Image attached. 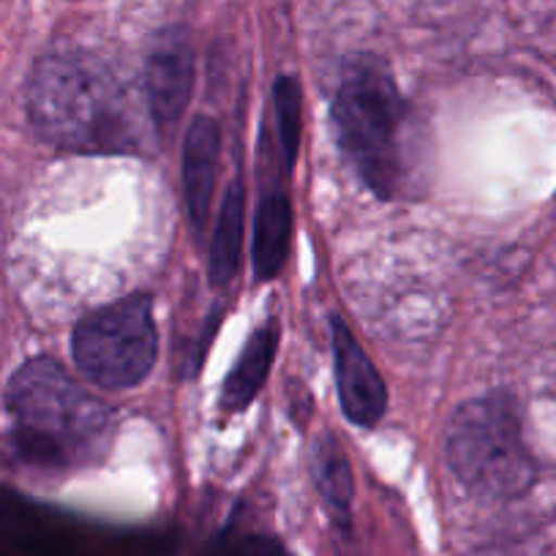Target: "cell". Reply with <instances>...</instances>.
Returning a JSON list of instances; mask_svg holds the SVG:
<instances>
[{"label": "cell", "mask_w": 556, "mask_h": 556, "mask_svg": "<svg viewBox=\"0 0 556 556\" xmlns=\"http://www.w3.org/2000/svg\"><path fill=\"white\" fill-rule=\"evenodd\" d=\"M28 115L39 137L63 151L134 153L146 146L131 88L83 50L50 52L36 63Z\"/></svg>", "instance_id": "cell-1"}, {"label": "cell", "mask_w": 556, "mask_h": 556, "mask_svg": "<svg viewBox=\"0 0 556 556\" xmlns=\"http://www.w3.org/2000/svg\"><path fill=\"white\" fill-rule=\"evenodd\" d=\"M20 458L41 469L96 464L112 437V412L52 357H34L7 388Z\"/></svg>", "instance_id": "cell-2"}, {"label": "cell", "mask_w": 556, "mask_h": 556, "mask_svg": "<svg viewBox=\"0 0 556 556\" xmlns=\"http://www.w3.org/2000/svg\"><path fill=\"white\" fill-rule=\"evenodd\" d=\"M406 104L388 63L374 55L346 61L333 99V131L357 178L390 200L406 175Z\"/></svg>", "instance_id": "cell-3"}, {"label": "cell", "mask_w": 556, "mask_h": 556, "mask_svg": "<svg viewBox=\"0 0 556 556\" xmlns=\"http://www.w3.org/2000/svg\"><path fill=\"white\" fill-rule=\"evenodd\" d=\"M445 453L458 483L483 500H513L534 483V462L523 442L516 401L489 393L451 417Z\"/></svg>", "instance_id": "cell-4"}, {"label": "cell", "mask_w": 556, "mask_h": 556, "mask_svg": "<svg viewBox=\"0 0 556 556\" xmlns=\"http://www.w3.org/2000/svg\"><path fill=\"white\" fill-rule=\"evenodd\" d=\"M72 355L79 371L99 388H137L153 371L159 355L151 298H123L85 317L74 328Z\"/></svg>", "instance_id": "cell-5"}, {"label": "cell", "mask_w": 556, "mask_h": 556, "mask_svg": "<svg viewBox=\"0 0 556 556\" xmlns=\"http://www.w3.org/2000/svg\"><path fill=\"white\" fill-rule=\"evenodd\" d=\"M194 93V47L189 30L173 25L156 34L146 63L148 115L159 134H173Z\"/></svg>", "instance_id": "cell-6"}, {"label": "cell", "mask_w": 556, "mask_h": 556, "mask_svg": "<svg viewBox=\"0 0 556 556\" xmlns=\"http://www.w3.org/2000/svg\"><path fill=\"white\" fill-rule=\"evenodd\" d=\"M330 333H333L336 388H339L341 412L350 424L374 429L388 409V388L344 319L336 317L330 323Z\"/></svg>", "instance_id": "cell-7"}, {"label": "cell", "mask_w": 556, "mask_h": 556, "mask_svg": "<svg viewBox=\"0 0 556 556\" xmlns=\"http://www.w3.org/2000/svg\"><path fill=\"white\" fill-rule=\"evenodd\" d=\"M218 148H222V134L216 121L200 115L191 121L186 131L184 146V194L189 207V222L197 232H202L211 218L213 189H216L218 169Z\"/></svg>", "instance_id": "cell-8"}, {"label": "cell", "mask_w": 556, "mask_h": 556, "mask_svg": "<svg viewBox=\"0 0 556 556\" xmlns=\"http://www.w3.org/2000/svg\"><path fill=\"white\" fill-rule=\"evenodd\" d=\"M292 245V205L281 189L265 191L254 218V245L251 260L260 281H270L285 267Z\"/></svg>", "instance_id": "cell-9"}, {"label": "cell", "mask_w": 556, "mask_h": 556, "mask_svg": "<svg viewBox=\"0 0 556 556\" xmlns=\"http://www.w3.org/2000/svg\"><path fill=\"white\" fill-rule=\"evenodd\" d=\"M278 350V323L267 319L262 328H256L249 336V341L240 350L238 361H235L232 371H229L227 382L222 390V406L227 412H243L251 401L260 395L265 388L267 374H270L273 361H276Z\"/></svg>", "instance_id": "cell-10"}, {"label": "cell", "mask_w": 556, "mask_h": 556, "mask_svg": "<svg viewBox=\"0 0 556 556\" xmlns=\"http://www.w3.org/2000/svg\"><path fill=\"white\" fill-rule=\"evenodd\" d=\"M243 224H245V186L243 180L235 178L224 194L222 207H218L216 227H213L211 243V285L227 287L235 278L240 265V249H243Z\"/></svg>", "instance_id": "cell-11"}, {"label": "cell", "mask_w": 556, "mask_h": 556, "mask_svg": "<svg viewBox=\"0 0 556 556\" xmlns=\"http://www.w3.org/2000/svg\"><path fill=\"white\" fill-rule=\"evenodd\" d=\"M312 472L319 496L328 505V510L333 513L336 521L350 523L352 500H355V480H352V467L344 447H341V442L330 431H323L314 440Z\"/></svg>", "instance_id": "cell-12"}, {"label": "cell", "mask_w": 556, "mask_h": 556, "mask_svg": "<svg viewBox=\"0 0 556 556\" xmlns=\"http://www.w3.org/2000/svg\"><path fill=\"white\" fill-rule=\"evenodd\" d=\"M273 115H276V139L281 162L290 173L301 153L303 137V90L295 77H278L273 85Z\"/></svg>", "instance_id": "cell-13"}]
</instances>
